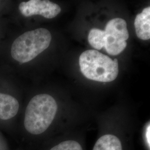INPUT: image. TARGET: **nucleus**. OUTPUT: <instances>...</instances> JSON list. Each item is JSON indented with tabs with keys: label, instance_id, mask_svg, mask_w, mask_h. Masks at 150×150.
<instances>
[{
	"label": "nucleus",
	"instance_id": "11",
	"mask_svg": "<svg viewBox=\"0 0 150 150\" xmlns=\"http://www.w3.org/2000/svg\"><path fill=\"white\" fill-rule=\"evenodd\" d=\"M150 123L148 125V126L146 128V141H147V144L149 145V148L150 149Z\"/></svg>",
	"mask_w": 150,
	"mask_h": 150
},
{
	"label": "nucleus",
	"instance_id": "10",
	"mask_svg": "<svg viewBox=\"0 0 150 150\" xmlns=\"http://www.w3.org/2000/svg\"><path fill=\"white\" fill-rule=\"evenodd\" d=\"M50 150H82V149L80 144L77 141L69 140L54 146Z\"/></svg>",
	"mask_w": 150,
	"mask_h": 150
},
{
	"label": "nucleus",
	"instance_id": "1",
	"mask_svg": "<svg viewBox=\"0 0 150 150\" xmlns=\"http://www.w3.org/2000/svg\"><path fill=\"white\" fill-rule=\"evenodd\" d=\"M57 108L55 100L49 95L40 94L33 97L26 109L25 129L31 134H42L52 122Z\"/></svg>",
	"mask_w": 150,
	"mask_h": 150
},
{
	"label": "nucleus",
	"instance_id": "5",
	"mask_svg": "<svg viewBox=\"0 0 150 150\" xmlns=\"http://www.w3.org/2000/svg\"><path fill=\"white\" fill-rule=\"evenodd\" d=\"M18 8L22 15L25 17L41 15L46 18H53L61 11L57 4L47 0H30L22 2Z\"/></svg>",
	"mask_w": 150,
	"mask_h": 150
},
{
	"label": "nucleus",
	"instance_id": "7",
	"mask_svg": "<svg viewBox=\"0 0 150 150\" xmlns=\"http://www.w3.org/2000/svg\"><path fill=\"white\" fill-rule=\"evenodd\" d=\"M134 27L137 37L143 40L150 38V7H146L138 14L134 20Z\"/></svg>",
	"mask_w": 150,
	"mask_h": 150
},
{
	"label": "nucleus",
	"instance_id": "4",
	"mask_svg": "<svg viewBox=\"0 0 150 150\" xmlns=\"http://www.w3.org/2000/svg\"><path fill=\"white\" fill-rule=\"evenodd\" d=\"M105 48L109 54H121L127 46L129 33L123 19L116 18L108 22L105 28Z\"/></svg>",
	"mask_w": 150,
	"mask_h": 150
},
{
	"label": "nucleus",
	"instance_id": "6",
	"mask_svg": "<svg viewBox=\"0 0 150 150\" xmlns=\"http://www.w3.org/2000/svg\"><path fill=\"white\" fill-rule=\"evenodd\" d=\"M19 103L11 95L0 93V119L7 120L15 117L18 112Z\"/></svg>",
	"mask_w": 150,
	"mask_h": 150
},
{
	"label": "nucleus",
	"instance_id": "3",
	"mask_svg": "<svg viewBox=\"0 0 150 150\" xmlns=\"http://www.w3.org/2000/svg\"><path fill=\"white\" fill-rule=\"evenodd\" d=\"M51 35L46 28L27 31L17 38L11 47V56L20 63H26L48 48Z\"/></svg>",
	"mask_w": 150,
	"mask_h": 150
},
{
	"label": "nucleus",
	"instance_id": "8",
	"mask_svg": "<svg viewBox=\"0 0 150 150\" xmlns=\"http://www.w3.org/2000/svg\"><path fill=\"white\" fill-rule=\"evenodd\" d=\"M93 150H122L120 140L112 134H106L97 141Z\"/></svg>",
	"mask_w": 150,
	"mask_h": 150
},
{
	"label": "nucleus",
	"instance_id": "2",
	"mask_svg": "<svg viewBox=\"0 0 150 150\" xmlns=\"http://www.w3.org/2000/svg\"><path fill=\"white\" fill-rule=\"evenodd\" d=\"M81 71L87 79L101 82L115 80L118 74V61L90 50L84 51L79 59Z\"/></svg>",
	"mask_w": 150,
	"mask_h": 150
},
{
	"label": "nucleus",
	"instance_id": "9",
	"mask_svg": "<svg viewBox=\"0 0 150 150\" xmlns=\"http://www.w3.org/2000/svg\"><path fill=\"white\" fill-rule=\"evenodd\" d=\"M88 40L91 46L96 50H101L105 47V32L97 28H92L88 34Z\"/></svg>",
	"mask_w": 150,
	"mask_h": 150
}]
</instances>
